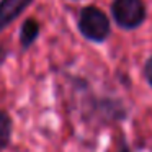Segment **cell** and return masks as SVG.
Returning a JSON list of instances; mask_svg holds the SVG:
<instances>
[{"label":"cell","mask_w":152,"mask_h":152,"mask_svg":"<svg viewBox=\"0 0 152 152\" xmlns=\"http://www.w3.org/2000/svg\"><path fill=\"white\" fill-rule=\"evenodd\" d=\"M118 152H129V149H128V145H126V144H123V145H121V147H119V149H118Z\"/></svg>","instance_id":"obj_8"},{"label":"cell","mask_w":152,"mask_h":152,"mask_svg":"<svg viewBox=\"0 0 152 152\" xmlns=\"http://www.w3.org/2000/svg\"><path fill=\"white\" fill-rule=\"evenodd\" d=\"M145 5L142 0H113L111 17L123 30H136L145 21Z\"/></svg>","instance_id":"obj_2"},{"label":"cell","mask_w":152,"mask_h":152,"mask_svg":"<svg viewBox=\"0 0 152 152\" xmlns=\"http://www.w3.org/2000/svg\"><path fill=\"white\" fill-rule=\"evenodd\" d=\"M5 59H7V51H5L4 48H0V66L4 64Z\"/></svg>","instance_id":"obj_7"},{"label":"cell","mask_w":152,"mask_h":152,"mask_svg":"<svg viewBox=\"0 0 152 152\" xmlns=\"http://www.w3.org/2000/svg\"><path fill=\"white\" fill-rule=\"evenodd\" d=\"M79 31L92 43H103L111 33L110 20L103 10L96 7H85L79 13Z\"/></svg>","instance_id":"obj_1"},{"label":"cell","mask_w":152,"mask_h":152,"mask_svg":"<svg viewBox=\"0 0 152 152\" xmlns=\"http://www.w3.org/2000/svg\"><path fill=\"white\" fill-rule=\"evenodd\" d=\"M12 139V118L5 110H0V152L8 147Z\"/></svg>","instance_id":"obj_5"},{"label":"cell","mask_w":152,"mask_h":152,"mask_svg":"<svg viewBox=\"0 0 152 152\" xmlns=\"http://www.w3.org/2000/svg\"><path fill=\"white\" fill-rule=\"evenodd\" d=\"M31 4L33 0H0V31L13 23Z\"/></svg>","instance_id":"obj_3"},{"label":"cell","mask_w":152,"mask_h":152,"mask_svg":"<svg viewBox=\"0 0 152 152\" xmlns=\"http://www.w3.org/2000/svg\"><path fill=\"white\" fill-rule=\"evenodd\" d=\"M144 75H145V79H147V82H149V85L152 87V57L145 62V67H144Z\"/></svg>","instance_id":"obj_6"},{"label":"cell","mask_w":152,"mask_h":152,"mask_svg":"<svg viewBox=\"0 0 152 152\" xmlns=\"http://www.w3.org/2000/svg\"><path fill=\"white\" fill-rule=\"evenodd\" d=\"M39 36V23L34 18H28L23 21L20 28V44L21 49H28L33 46V43Z\"/></svg>","instance_id":"obj_4"}]
</instances>
